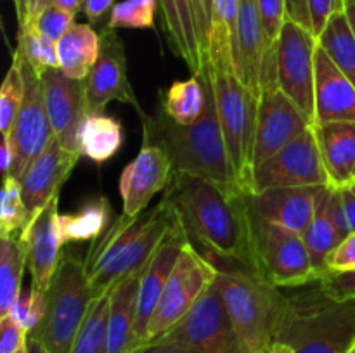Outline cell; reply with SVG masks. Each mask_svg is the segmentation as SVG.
<instances>
[{"instance_id":"cell-1","label":"cell","mask_w":355,"mask_h":353,"mask_svg":"<svg viewBox=\"0 0 355 353\" xmlns=\"http://www.w3.org/2000/svg\"><path fill=\"white\" fill-rule=\"evenodd\" d=\"M166 192L189 237L200 246L255 266L248 194L227 190L189 173H173Z\"/></svg>"},{"instance_id":"cell-2","label":"cell","mask_w":355,"mask_h":353,"mask_svg":"<svg viewBox=\"0 0 355 353\" xmlns=\"http://www.w3.org/2000/svg\"><path fill=\"white\" fill-rule=\"evenodd\" d=\"M198 78L203 82L207 90L203 116L194 125H179L166 116L162 107L155 114L146 113L141 118L144 134L142 142L159 145L168 154L173 173H189L211 180L227 190L243 192L229 159L207 62Z\"/></svg>"},{"instance_id":"cell-3","label":"cell","mask_w":355,"mask_h":353,"mask_svg":"<svg viewBox=\"0 0 355 353\" xmlns=\"http://www.w3.org/2000/svg\"><path fill=\"white\" fill-rule=\"evenodd\" d=\"M177 221L179 215L165 192L153 210L137 217L121 215L110 224L94 239L83 260L94 298L110 293L125 277L142 272Z\"/></svg>"},{"instance_id":"cell-4","label":"cell","mask_w":355,"mask_h":353,"mask_svg":"<svg viewBox=\"0 0 355 353\" xmlns=\"http://www.w3.org/2000/svg\"><path fill=\"white\" fill-rule=\"evenodd\" d=\"M207 66L214 83L218 120L236 180L243 192L252 194L253 144L259 99L236 73L232 44L227 35H211Z\"/></svg>"},{"instance_id":"cell-5","label":"cell","mask_w":355,"mask_h":353,"mask_svg":"<svg viewBox=\"0 0 355 353\" xmlns=\"http://www.w3.org/2000/svg\"><path fill=\"white\" fill-rule=\"evenodd\" d=\"M225 307L243 353H267L293 314L291 298L257 273L217 272Z\"/></svg>"},{"instance_id":"cell-6","label":"cell","mask_w":355,"mask_h":353,"mask_svg":"<svg viewBox=\"0 0 355 353\" xmlns=\"http://www.w3.org/2000/svg\"><path fill=\"white\" fill-rule=\"evenodd\" d=\"M291 298L293 314L279 341L293 353H347L355 346V300L336 301L315 287Z\"/></svg>"},{"instance_id":"cell-7","label":"cell","mask_w":355,"mask_h":353,"mask_svg":"<svg viewBox=\"0 0 355 353\" xmlns=\"http://www.w3.org/2000/svg\"><path fill=\"white\" fill-rule=\"evenodd\" d=\"M45 293V317L30 336L37 338L49 353H71L76 334L96 300L83 260L62 255Z\"/></svg>"},{"instance_id":"cell-8","label":"cell","mask_w":355,"mask_h":353,"mask_svg":"<svg viewBox=\"0 0 355 353\" xmlns=\"http://www.w3.org/2000/svg\"><path fill=\"white\" fill-rule=\"evenodd\" d=\"M252 248L257 270L274 286L302 287L318 280L304 235L253 213Z\"/></svg>"},{"instance_id":"cell-9","label":"cell","mask_w":355,"mask_h":353,"mask_svg":"<svg viewBox=\"0 0 355 353\" xmlns=\"http://www.w3.org/2000/svg\"><path fill=\"white\" fill-rule=\"evenodd\" d=\"M155 341L186 346L198 353H243L215 279L194 307Z\"/></svg>"},{"instance_id":"cell-10","label":"cell","mask_w":355,"mask_h":353,"mask_svg":"<svg viewBox=\"0 0 355 353\" xmlns=\"http://www.w3.org/2000/svg\"><path fill=\"white\" fill-rule=\"evenodd\" d=\"M315 48L318 38L286 19L276 44V85L315 123Z\"/></svg>"},{"instance_id":"cell-11","label":"cell","mask_w":355,"mask_h":353,"mask_svg":"<svg viewBox=\"0 0 355 353\" xmlns=\"http://www.w3.org/2000/svg\"><path fill=\"white\" fill-rule=\"evenodd\" d=\"M215 275H217V270L194 248L193 242H189L182 249L166 280L158 307L149 322L148 338L144 345L155 341L170 327H173L194 307L205 289L214 282Z\"/></svg>"},{"instance_id":"cell-12","label":"cell","mask_w":355,"mask_h":353,"mask_svg":"<svg viewBox=\"0 0 355 353\" xmlns=\"http://www.w3.org/2000/svg\"><path fill=\"white\" fill-rule=\"evenodd\" d=\"M331 185L315 138L314 125L284 145L277 154L253 168L252 194L269 189Z\"/></svg>"},{"instance_id":"cell-13","label":"cell","mask_w":355,"mask_h":353,"mask_svg":"<svg viewBox=\"0 0 355 353\" xmlns=\"http://www.w3.org/2000/svg\"><path fill=\"white\" fill-rule=\"evenodd\" d=\"M12 59H16L23 73L24 97L9 135L14 145V163L9 176L21 180L31 163L47 147L51 138L54 137V132L45 107L40 75L17 51L12 54Z\"/></svg>"},{"instance_id":"cell-14","label":"cell","mask_w":355,"mask_h":353,"mask_svg":"<svg viewBox=\"0 0 355 353\" xmlns=\"http://www.w3.org/2000/svg\"><path fill=\"white\" fill-rule=\"evenodd\" d=\"M101 42L103 44H101L99 59L89 75L82 80L87 113H103L111 100H118L134 106L142 118L146 111L142 109L128 80L123 44L118 38L116 31L107 26L101 31Z\"/></svg>"},{"instance_id":"cell-15","label":"cell","mask_w":355,"mask_h":353,"mask_svg":"<svg viewBox=\"0 0 355 353\" xmlns=\"http://www.w3.org/2000/svg\"><path fill=\"white\" fill-rule=\"evenodd\" d=\"M312 125L300 107L277 87L263 89L257 111L253 168L277 154Z\"/></svg>"},{"instance_id":"cell-16","label":"cell","mask_w":355,"mask_h":353,"mask_svg":"<svg viewBox=\"0 0 355 353\" xmlns=\"http://www.w3.org/2000/svg\"><path fill=\"white\" fill-rule=\"evenodd\" d=\"M45 107L52 132L66 151L80 152V127L89 113L85 106L82 80L71 78L61 68H51L40 73Z\"/></svg>"},{"instance_id":"cell-17","label":"cell","mask_w":355,"mask_h":353,"mask_svg":"<svg viewBox=\"0 0 355 353\" xmlns=\"http://www.w3.org/2000/svg\"><path fill=\"white\" fill-rule=\"evenodd\" d=\"M191 242L189 232L182 225V221H177L162 242L158 251L151 258L149 265L146 266L141 275V286H139L137 296V314L134 322V334H132V352L144 345L148 338V327L151 322L153 314L158 307L159 296H162L165 284L179 260L180 253Z\"/></svg>"},{"instance_id":"cell-18","label":"cell","mask_w":355,"mask_h":353,"mask_svg":"<svg viewBox=\"0 0 355 353\" xmlns=\"http://www.w3.org/2000/svg\"><path fill=\"white\" fill-rule=\"evenodd\" d=\"M173 179V166L168 154L159 145L142 142V149L134 161L127 165L120 176V194L125 217L144 213L153 197L168 189Z\"/></svg>"},{"instance_id":"cell-19","label":"cell","mask_w":355,"mask_h":353,"mask_svg":"<svg viewBox=\"0 0 355 353\" xmlns=\"http://www.w3.org/2000/svg\"><path fill=\"white\" fill-rule=\"evenodd\" d=\"M80 158L82 156L76 152L66 151L55 135L51 138L44 152L31 163L19 180L28 210V221L37 217L55 196H59V189L68 180Z\"/></svg>"},{"instance_id":"cell-20","label":"cell","mask_w":355,"mask_h":353,"mask_svg":"<svg viewBox=\"0 0 355 353\" xmlns=\"http://www.w3.org/2000/svg\"><path fill=\"white\" fill-rule=\"evenodd\" d=\"M59 196H55L40 213L31 218L19 232L28 249V269L31 273V284L42 291H47L51 280L62 258V241L59 234Z\"/></svg>"},{"instance_id":"cell-21","label":"cell","mask_w":355,"mask_h":353,"mask_svg":"<svg viewBox=\"0 0 355 353\" xmlns=\"http://www.w3.org/2000/svg\"><path fill=\"white\" fill-rule=\"evenodd\" d=\"M322 187H290L248 194L250 210L255 217L304 235L314 218L315 201Z\"/></svg>"},{"instance_id":"cell-22","label":"cell","mask_w":355,"mask_h":353,"mask_svg":"<svg viewBox=\"0 0 355 353\" xmlns=\"http://www.w3.org/2000/svg\"><path fill=\"white\" fill-rule=\"evenodd\" d=\"M315 123L355 121V85L324 48H315Z\"/></svg>"},{"instance_id":"cell-23","label":"cell","mask_w":355,"mask_h":353,"mask_svg":"<svg viewBox=\"0 0 355 353\" xmlns=\"http://www.w3.org/2000/svg\"><path fill=\"white\" fill-rule=\"evenodd\" d=\"M329 183L345 187L355 176V121L314 125Z\"/></svg>"},{"instance_id":"cell-24","label":"cell","mask_w":355,"mask_h":353,"mask_svg":"<svg viewBox=\"0 0 355 353\" xmlns=\"http://www.w3.org/2000/svg\"><path fill=\"white\" fill-rule=\"evenodd\" d=\"M159 7L173 52L186 62L193 76L198 78L207 61L198 38L191 0H159Z\"/></svg>"},{"instance_id":"cell-25","label":"cell","mask_w":355,"mask_h":353,"mask_svg":"<svg viewBox=\"0 0 355 353\" xmlns=\"http://www.w3.org/2000/svg\"><path fill=\"white\" fill-rule=\"evenodd\" d=\"M142 272H135L125 277L111 289L110 320H107V353H132V334H134Z\"/></svg>"},{"instance_id":"cell-26","label":"cell","mask_w":355,"mask_h":353,"mask_svg":"<svg viewBox=\"0 0 355 353\" xmlns=\"http://www.w3.org/2000/svg\"><path fill=\"white\" fill-rule=\"evenodd\" d=\"M101 33L90 24L75 23L58 42L59 68L68 76L83 80L101 54Z\"/></svg>"},{"instance_id":"cell-27","label":"cell","mask_w":355,"mask_h":353,"mask_svg":"<svg viewBox=\"0 0 355 353\" xmlns=\"http://www.w3.org/2000/svg\"><path fill=\"white\" fill-rule=\"evenodd\" d=\"M331 185H324L319 190L318 201H315V213L311 225L305 230L304 239L307 244L309 255H311L312 266H314L315 275L322 277L328 273V258L336 246L342 242L338 230H336L333 218L329 215L328 199Z\"/></svg>"},{"instance_id":"cell-28","label":"cell","mask_w":355,"mask_h":353,"mask_svg":"<svg viewBox=\"0 0 355 353\" xmlns=\"http://www.w3.org/2000/svg\"><path fill=\"white\" fill-rule=\"evenodd\" d=\"M121 142L123 132L120 121L103 113L87 114L78 135L82 156H87L96 163H104L120 151Z\"/></svg>"},{"instance_id":"cell-29","label":"cell","mask_w":355,"mask_h":353,"mask_svg":"<svg viewBox=\"0 0 355 353\" xmlns=\"http://www.w3.org/2000/svg\"><path fill=\"white\" fill-rule=\"evenodd\" d=\"M28 265V249L19 234L0 237V317L9 315L19 296L24 266Z\"/></svg>"},{"instance_id":"cell-30","label":"cell","mask_w":355,"mask_h":353,"mask_svg":"<svg viewBox=\"0 0 355 353\" xmlns=\"http://www.w3.org/2000/svg\"><path fill=\"white\" fill-rule=\"evenodd\" d=\"M110 217L111 208L106 197H96L89 201L75 213H59L58 225L62 244L76 241H94L110 227Z\"/></svg>"},{"instance_id":"cell-31","label":"cell","mask_w":355,"mask_h":353,"mask_svg":"<svg viewBox=\"0 0 355 353\" xmlns=\"http://www.w3.org/2000/svg\"><path fill=\"white\" fill-rule=\"evenodd\" d=\"M207 90L203 82L191 76L184 82L170 85L165 96H162V109L166 116L179 125H194L205 113Z\"/></svg>"},{"instance_id":"cell-32","label":"cell","mask_w":355,"mask_h":353,"mask_svg":"<svg viewBox=\"0 0 355 353\" xmlns=\"http://www.w3.org/2000/svg\"><path fill=\"white\" fill-rule=\"evenodd\" d=\"M318 44L355 85V38L345 10H338L329 17L324 31L319 35Z\"/></svg>"},{"instance_id":"cell-33","label":"cell","mask_w":355,"mask_h":353,"mask_svg":"<svg viewBox=\"0 0 355 353\" xmlns=\"http://www.w3.org/2000/svg\"><path fill=\"white\" fill-rule=\"evenodd\" d=\"M111 291L96 298L76 334L71 353H107V320Z\"/></svg>"},{"instance_id":"cell-34","label":"cell","mask_w":355,"mask_h":353,"mask_svg":"<svg viewBox=\"0 0 355 353\" xmlns=\"http://www.w3.org/2000/svg\"><path fill=\"white\" fill-rule=\"evenodd\" d=\"M342 9L343 0H286V19L295 21L319 38L329 17Z\"/></svg>"},{"instance_id":"cell-35","label":"cell","mask_w":355,"mask_h":353,"mask_svg":"<svg viewBox=\"0 0 355 353\" xmlns=\"http://www.w3.org/2000/svg\"><path fill=\"white\" fill-rule=\"evenodd\" d=\"M28 224V210L21 192L19 180L3 179L0 197V237H9L23 232Z\"/></svg>"},{"instance_id":"cell-36","label":"cell","mask_w":355,"mask_h":353,"mask_svg":"<svg viewBox=\"0 0 355 353\" xmlns=\"http://www.w3.org/2000/svg\"><path fill=\"white\" fill-rule=\"evenodd\" d=\"M24 97V80L19 64L12 59L9 71L0 87V135L9 137L16 123L17 113L21 109Z\"/></svg>"},{"instance_id":"cell-37","label":"cell","mask_w":355,"mask_h":353,"mask_svg":"<svg viewBox=\"0 0 355 353\" xmlns=\"http://www.w3.org/2000/svg\"><path fill=\"white\" fill-rule=\"evenodd\" d=\"M17 52L37 69L40 75L42 71L51 68H59L58 44L44 35L38 33L35 28H28L24 31H17Z\"/></svg>"},{"instance_id":"cell-38","label":"cell","mask_w":355,"mask_h":353,"mask_svg":"<svg viewBox=\"0 0 355 353\" xmlns=\"http://www.w3.org/2000/svg\"><path fill=\"white\" fill-rule=\"evenodd\" d=\"M159 6V0H123L116 3L110 14L107 28L118 30V28H127V30H146V28L155 26L156 9Z\"/></svg>"},{"instance_id":"cell-39","label":"cell","mask_w":355,"mask_h":353,"mask_svg":"<svg viewBox=\"0 0 355 353\" xmlns=\"http://www.w3.org/2000/svg\"><path fill=\"white\" fill-rule=\"evenodd\" d=\"M45 310H47V293L31 284L28 289H21L9 315H12L30 334L44 320Z\"/></svg>"},{"instance_id":"cell-40","label":"cell","mask_w":355,"mask_h":353,"mask_svg":"<svg viewBox=\"0 0 355 353\" xmlns=\"http://www.w3.org/2000/svg\"><path fill=\"white\" fill-rule=\"evenodd\" d=\"M73 24H75V14L68 12V10H62L61 7L54 6V3H49L42 10L40 16L37 17V21H35L31 28H35L45 38L58 44Z\"/></svg>"},{"instance_id":"cell-41","label":"cell","mask_w":355,"mask_h":353,"mask_svg":"<svg viewBox=\"0 0 355 353\" xmlns=\"http://www.w3.org/2000/svg\"><path fill=\"white\" fill-rule=\"evenodd\" d=\"M257 3H259L267 44H269L270 52L276 55L277 38L286 21V0H257Z\"/></svg>"},{"instance_id":"cell-42","label":"cell","mask_w":355,"mask_h":353,"mask_svg":"<svg viewBox=\"0 0 355 353\" xmlns=\"http://www.w3.org/2000/svg\"><path fill=\"white\" fill-rule=\"evenodd\" d=\"M318 286L322 293L336 301L355 300V270L349 272H328L319 277Z\"/></svg>"},{"instance_id":"cell-43","label":"cell","mask_w":355,"mask_h":353,"mask_svg":"<svg viewBox=\"0 0 355 353\" xmlns=\"http://www.w3.org/2000/svg\"><path fill=\"white\" fill-rule=\"evenodd\" d=\"M28 331L12 317H0V353H19L26 348Z\"/></svg>"},{"instance_id":"cell-44","label":"cell","mask_w":355,"mask_h":353,"mask_svg":"<svg viewBox=\"0 0 355 353\" xmlns=\"http://www.w3.org/2000/svg\"><path fill=\"white\" fill-rule=\"evenodd\" d=\"M191 9H193L201 51H203L205 61H207L208 47H210L211 23H214V0H191Z\"/></svg>"},{"instance_id":"cell-45","label":"cell","mask_w":355,"mask_h":353,"mask_svg":"<svg viewBox=\"0 0 355 353\" xmlns=\"http://www.w3.org/2000/svg\"><path fill=\"white\" fill-rule=\"evenodd\" d=\"M355 270V232L347 235L328 258V272Z\"/></svg>"},{"instance_id":"cell-46","label":"cell","mask_w":355,"mask_h":353,"mask_svg":"<svg viewBox=\"0 0 355 353\" xmlns=\"http://www.w3.org/2000/svg\"><path fill=\"white\" fill-rule=\"evenodd\" d=\"M12 3L17 14L19 31H24L33 26L37 17L51 3V0H12Z\"/></svg>"},{"instance_id":"cell-47","label":"cell","mask_w":355,"mask_h":353,"mask_svg":"<svg viewBox=\"0 0 355 353\" xmlns=\"http://www.w3.org/2000/svg\"><path fill=\"white\" fill-rule=\"evenodd\" d=\"M114 6V0H83V12L90 23H99Z\"/></svg>"},{"instance_id":"cell-48","label":"cell","mask_w":355,"mask_h":353,"mask_svg":"<svg viewBox=\"0 0 355 353\" xmlns=\"http://www.w3.org/2000/svg\"><path fill=\"white\" fill-rule=\"evenodd\" d=\"M132 353H198L194 350L186 348L180 345H172V343H162V341H153L141 345L135 348Z\"/></svg>"},{"instance_id":"cell-49","label":"cell","mask_w":355,"mask_h":353,"mask_svg":"<svg viewBox=\"0 0 355 353\" xmlns=\"http://www.w3.org/2000/svg\"><path fill=\"white\" fill-rule=\"evenodd\" d=\"M340 196H342L343 210H345L347 221H349L350 232H355V192L350 185L338 187Z\"/></svg>"},{"instance_id":"cell-50","label":"cell","mask_w":355,"mask_h":353,"mask_svg":"<svg viewBox=\"0 0 355 353\" xmlns=\"http://www.w3.org/2000/svg\"><path fill=\"white\" fill-rule=\"evenodd\" d=\"M14 163V145L10 137H3L2 144H0V168H2L3 179L10 175V168Z\"/></svg>"},{"instance_id":"cell-51","label":"cell","mask_w":355,"mask_h":353,"mask_svg":"<svg viewBox=\"0 0 355 353\" xmlns=\"http://www.w3.org/2000/svg\"><path fill=\"white\" fill-rule=\"evenodd\" d=\"M51 3L61 7L62 10L75 14V16L83 9V0H51Z\"/></svg>"},{"instance_id":"cell-52","label":"cell","mask_w":355,"mask_h":353,"mask_svg":"<svg viewBox=\"0 0 355 353\" xmlns=\"http://www.w3.org/2000/svg\"><path fill=\"white\" fill-rule=\"evenodd\" d=\"M343 10H345V16L355 38V0H343Z\"/></svg>"},{"instance_id":"cell-53","label":"cell","mask_w":355,"mask_h":353,"mask_svg":"<svg viewBox=\"0 0 355 353\" xmlns=\"http://www.w3.org/2000/svg\"><path fill=\"white\" fill-rule=\"evenodd\" d=\"M26 353H49V352L44 348V345H42L37 338H33V336L28 334Z\"/></svg>"},{"instance_id":"cell-54","label":"cell","mask_w":355,"mask_h":353,"mask_svg":"<svg viewBox=\"0 0 355 353\" xmlns=\"http://www.w3.org/2000/svg\"><path fill=\"white\" fill-rule=\"evenodd\" d=\"M267 353H293V350L288 345H284V343H276Z\"/></svg>"},{"instance_id":"cell-55","label":"cell","mask_w":355,"mask_h":353,"mask_svg":"<svg viewBox=\"0 0 355 353\" xmlns=\"http://www.w3.org/2000/svg\"><path fill=\"white\" fill-rule=\"evenodd\" d=\"M347 353H355V346H354V348H350L349 352H347Z\"/></svg>"},{"instance_id":"cell-56","label":"cell","mask_w":355,"mask_h":353,"mask_svg":"<svg viewBox=\"0 0 355 353\" xmlns=\"http://www.w3.org/2000/svg\"><path fill=\"white\" fill-rule=\"evenodd\" d=\"M350 187H352V189H354V192H355V183H350Z\"/></svg>"},{"instance_id":"cell-57","label":"cell","mask_w":355,"mask_h":353,"mask_svg":"<svg viewBox=\"0 0 355 353\" xmlns=\"http://www.w3.org/2000/svg\"><path fill=\"white\" fill-rule=\"evenodd\" d=\"M19 353H26V348H24V350H21V352Z\"/></svg>"},{"instance_id":"cell-58","label":"cell","mask_w":355,"mask_h":353,"mask_svg":"<svg viewBox=\"0 0 355 353\" xmlns=\"http://www.w3.org/2000/svg\"><path fill=\"white\" fill-rule=\"evenodd\" d=\"M354 182H355V176H354ZM354 182H352V183H354Z\"/></svg>"},{"instance_id":"cell-59","label":"cell","mask_w":355,"mask_h":353,"mask_svg":"<svg viewBox=\"0 0 355 353\" xmlns=\"http://www.w3.org/2000/svg\"><path fill=\"white\" fill-rule=\"evenodd\" d=\"M354 183H355V182H354Z\"/></svg>"}]
</instances>
